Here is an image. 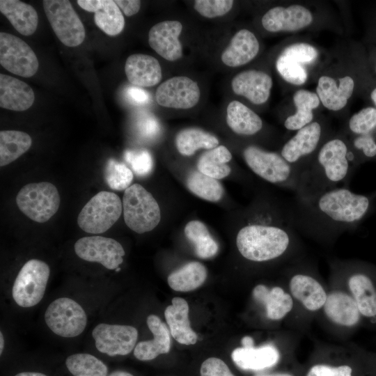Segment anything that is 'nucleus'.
<instances>
[{
  "mask_svg": "<svg viewBox=\"0 0 376 376\" xmlns=\"http://www.w3.org/2000/svg\"><path fill=\"white\" fill-rule=\"evenodd\" d=\"M295 228L329 240L354 227L367 214L370 198L346 187H334L289 205Z\"/></svg>",
  "mask_w": 376,
  "mask_h": 376,
  "instance_id": "nucleus-1",
  "label": "nucleus"
},
{
  "mask_svg": "<svg viewBox=\"0 0 376 376\" xmlns=\"http://www.w3.org/2000/svg\"><path fill=\"white\" fill-rule=\"evenodd\" d=\"M290 206L275 219L253 221L242 226L236 236L238 251L256 263L278 259L290 251L295 240Z\"/></svg>",
  "mask_w": 376,
  "mask_h": 376,
  "instance_id": "nucleus-2",
  "label": "nucleus"
},
{
  "mask_svg": "<svg viewBox=\"0 0 376 376\" xmlns=\"http://www.w3.org/2000/svg\"><path fill=\"white\" fill-rule=\"evenodd\" d=\"M354 153L345 141L334 138L319 149L315 160L301 171L295 196L309 197L337 187L350 176Z\"/></svg>",
  "mask_w": 376,
  "mask_h": 376,
  "instance_id": "nucleus-3",
  "label": "nucleus"
},
{
  "mask_svg": "<svg viewBox=\"0 0 376 376\" xmlns=\"http://www.w3.org/2000/svg\"><path fill=\"white\" fill-rule=\"evenodd\" d=\"M249 169L263 180L295 191H297L301 171L289 164L281 154L249 146L243 150Z\"/></svg>",
  "mask_w": 376,
  "mask_h": 376,
  "instance_id": "nucleus-4",
  "label": "nucleus"
},
{
  "mask_svg": "<svg viewBox=\"0 0 376 376\" xmlns=\"http://www.w3.org/2000/svg\"><path fill=\"white\" fill-rule=\"evenodd\" d=\"M123 211L126 225L137 233L153 230L159 223V206L152 196L139 184H133L125 190Z\"/></svg>",
  "mask_w": 376,
  "mask_h": 376,
  "instance_id": "nucleus-5",
  "label": "nucleus"
},
{
  "mask_svg": "<svg viewBox=\"0 0 376 376\" xmlns=\"http://www.w3.org/2000/svg\"><path fill=\"white\" fill-rule=\"evenodd\" d=\"M123 203L119 196L111 191H100L84 206L77 217L79 226L88 233L106 232L119 219Z\"/></svg>",
  "mask_w": 376,
  "mask_h": 376,
  "instance_id": "nucleus-6",
  "label": "nucleus"
},
{
  "mask_svg": "<svg viewBox=\"0 0 376 376\" xmlns=\"http://www.w3.org/2000/svg\"><path fill=\"white\" fill-rule=\"evenodd\" d=\"M16 203L19 210L31 220L44 223L58 211L60 196L50 182L29 183L19 190Z\"/></svg>",
  "mask_w": 376,
  "mask_h": 376,
  "instance_id": "nucleus-7",
  "label": "nucleus"
},
{
  "mask_svg": "<svg viewBox=\"0 0 376 376\" xmlns=\"http://www.w3.org/2000/svg\"><path fill=\"white\" fill-rule=\"evenodd\" d=\"M50 274L45 262L31 259L19 270L13 286L12 295L15 303L24 308L38 304L42 299Z\"/></svg>",
  "mask_w": 376,
  "mask_h": 376,
  "instance_id": "nucleus-8",
  "label": "nucleus"
},
{
  "mask_svg": "<svg viewBox=\"0 0 376 376\" xmlns=\"http://www.w3.org/2000/svg\"><path fill=\"white\" fill-rule=\"evenodd\" d=\"M42 5L54 33L63 44L73 47L83 42L85 29L69 1L44 0Z\"/></svg>",
  "mask_w": 376,
  "mask_h": 376,
  "instance_id": "nucleus-9",
  "label": "nucleus"
},
{
  "mask_svg": "<svg viewBox=\"0 0 376 376\" xmlns=\"http://www.w3.org/2000/svg\"><path fill=\"white\" fill-rule=\"evenodd\" d=\"M45 320L54 334L65 338L79 336L87 323L84 308L77 301L67 297L53 301L45 311Z\"/></svg>",
  "mask_w": 376,
  "mask_h": 376,
  "instance_id": "nucleus-10",
  "label": "nucleus"
},
{
  "mask_svg": "<svg viewBox=\"0 0 376 376\" xmlns=\"http://www.w3.org/2000/svg\"><path fill=\"white\" fill-rule=\"evenodd\" d=\"M0 63L8 71L23 77L33 76L39 63L31 47L10 33H0Z\"/></svg>",
  "mask_w": 376,
  "mask_h": 376,
  "instance_id": "nucleus-11",
  "label": "nucleus"
},
{
  "mask_svg": "<svg viewBox=\"0 0 376 376\" xmlns=\"http://www.w3.org/2000/svg\"><path fill=\"white\" fill-rule=\"evenodd\" d=\"M75 251L81 259L99 263L109 269H116L123 262L125 250L116 240L89 236L79 239L75 244Z\"/></svg>",
  "mask_w": 376,
  "mask_h": 376,
  "instance_id": "nucleus-12",
  "label": "nucleus"
},
{
  "mask_svg": "<svg viewBox=\"0 0 376 376\" xmlns=\"http://www.w3.org/2000/svg\"><path fill=\"white\" fill-rule=\"evenodd\" d=\"M92 336L99 352L111 357L123 356L134 350L138 331L130 325L100 323L93 329Z\"/></svg>",
  "mask_w": 376,
  "mask_h": 376,
  "instance_id": "nucleus-13",
  "label": "nucleus"
},
{
  "mask_svg": "<svg viewBox=\"0 0 376 376\" xmlns=\"http://www.w3.org/2000/svg\"><path fill=\"white\" fill-rule=\"evenodd\" d=\"M198 84L186 76L171 77L157 88L155 99L164 107L187 109L194 107L200 100Z\"/></svg>",
  "mask_w": 376,
  "mask_h": 376,
  "instance_id": "nucleus-14",
  "label": "nucleus"
},
{
  "mask_svg": "<svg viewBox=\"0 0 376 376\" xmlns=\"http://www.w3.org/2000/svg\"><path fill=\"white\" fill-rule=\"evenodd\" d=\"M322 133L321 125L312 122L297 130L283 145L280 154L289 164L301 171V162L316 150Z\"/></svg>",
  "mask_w": 376,
  "mask_h": 376,
  "instance_id": "nucleus-15",
  "label": "nucleus"
},
{
  "mask_svg": "<svg viewBox=\"0 0 376 376\" xmlns=\"http://www.w3.org/2000/svg\"><path fill=\"white\" fill-rule=\"evenodd\" d=\"M182 24L177 20H165L154 25L148 33V43L159 55L169 61L182 56V46L179 36Z\"/></svg>",
  "mask_w": 376,
  "mask_h": 376,
  "instance_id": "nucleus-16",
  "label": "nucleus"
},
{
  "mask_svg": "<svg viewBox=\"0 0 376 376\" xmlns=\"http://www.w3.org/2000/svg\"><path fill=\"white\" fill-rule=\"evenodd\" d=\"M313 21L309 10L300 5L276 6L262 17V25L269 32L294 31L308 26Z\"/></svg>",
  "mask_w": 376,
  "mask_h": 376,
  "instance_id": "nucleus-17",
  "label": "nucleus"
},
{
  "mask_svg": "<svg viewBox=\"0 0 376 376\" xmlns=\"http://www.w3.org/2000/svg\"><path fill=\"white\" fill-rule=\"evenodd\" d=\"M272 77L263 71L249 70L236 75L231 81L232 89L255 104L267 102L272 87Z\"/></svg>",
  "mask_w": 376,
  "mask_h": 376,
  "instance_id": "nucleus-18",
  "label": "nucleus"
},
{
  "mask_svg": "<svg viewBox=\"0 0 376 376\" xmlns=\"http://www.w3.org/2000/svg\"><path fill=\"white\" fill-rule=\"evenodd\" d=\"M289 288L292 296L310 311L322 308L327 297L321 283L306 273L293 274L289 281Z\"/></svg>",
  "mask_w": 376,
  "mask_h": 376,
  "instance_id": "nucleus-19",
  "label": "nucleus"
},
{
  "mask_svg": "<svg viewBox=\"0 0 376 376\" xmlns=\"http://www.w3.org/2000/svg\"><path fill=\"white\" fill-rule=\"evenodd\" d=\"M78 5L94 13L95 24L105 33L114 36L123 30L125 19L120 8L112 0H78Z\"/></svg>",
  "mask_w": 376,
  "mask_h": 376,
  "instance_id": "nucleus-20",
  "label": "nucleus"
},
{
  "mask_svg": "<svg viewBox=\"0 0 376 376\" xmlns=\"http://www.w3.org/2000/svg\"><path fill=\"white\" fill-rule=\"evenodd\" d=\"M231 358L235 365L242 370L258 371L275 366L279 361L280 353L271 344L260 347L252 345L235 348Z\"/></svg>",
  "mask_w": 376,
  "mask_h": 376,
  "instance_id": "nucleus-21",
  "label": "nucleus"
},
{
  "mask_svg": "<svg viewBox=\"0 0 376 376\" xmlns=\"http://www.w3.org/2000/svg\"><path fill=\"white\" fill-rule=\"evenodd\" d=\"M125 72L129 81L139 87L157 85L162 77L159 61L153 56L144 54L130 55L125 61Z\"/></svg>",
  "mask_w": 376,
  "mask_h": 376,
  "instance_id": "nucleus-22",
  "label": "nucleus"
},
{
  "mask_svg": "<svg viewBox=\"0 0 376 376\" xmlns=\"http://www.w3.org/2000/svg\"><path fill=\"white\" fill-rule=\"evenodd\" d=\"M147 325L153 334L152 340L138 343L134 349V357L140 361H150L166 354L171 348V333L167 326L155 315L147 318Z\"/></svg>",
  "mask_w": 376,
  "mask_h": 376,
  "instance_id": "nucleus-23",
  "label": "nucleus"
},
{
  "mask_svg": "<svg viewBox=\"0 0 376 376\" xmlns=\"http://www.w3.org/2000/svg\"><path fill=\"white\" fill-rule=\"evenodd\" d=\"M260 45L256 36L248 29L235 33L222 52L221 61L229 67H238L253 60L258 54Z\"/></svg>",
  "mask_w": 376,
  "mask_h": 376,
  "instance_id": "nucleus-24",
  "label": "nucleus"
},
{
  "mask_svg": "<svg viewBox=\"0 0 376 376\" xmlns=\"http://www.w3.org/2000/svg\"><path fill=\"white\" fill-rule=\"evenodd\" d=\"M164 316L171 335L177 342L187 345L196 343L198 336L191 327L189 306L185 299L173 298L172 304L164 311Z\"/></svg>",
  "mask_w": 376,
  "mask_h": 376,
  "instance_id": "nucleus-25",
  "label": "nucleus"
},
{
  "mask_svg": "<svg viewBox=\"0 0 376 376\" xmlns=\"http://www.w3.org/2000/svg\"><path fill=\"white\" fill-rule=\"evenodd\" d=\"M35 100L33 89L23 81L6 75H0V106L1 108L22 111L30 108Z\"/></svg>",
  "mask_w": 376,
  "mask_h": 376,
  "instance_id": "nucleus-26",
  "label": "nucleus"
},
{
  "mask_svg": "<svg viewBox=\"0 0 376 376\" xmlns=\"http://www.w3.org/2000/svg\"><path fill=\"white\" fill-rule=\"evenodd\" d=\"M322 308L330 321L342 327H353L360 320L361 313L354 298L341 290L327 295Z\"/></svg>",
  "mask_w": 376,
  "mask_h": 376,
  "instance_id": "nucleus-27",
  "label": "nucleus"
},
{
  "mask_svg": "<svg viewBox=\"0 0 376 376\" xmlns=\"http://www.w3.org/2000/svg\"><path fill=\"white\" fill-rule=\"evenodd\" d=\"M354 87L353 79L345 76L339 79V84L328 76H322L316 91L320 101L328 109L338 111L343 109L351 97Z\"/></svg>",
  "mask_w": 376,
  "mask_h": 376,
  "instance_id": "nucleus-28",
  "label": "nucleus"
},
{
  "mask_svg": "<svg viewBox=\"0 0 376 376\" xmlns=\"http://www.w3.org/2000/svg\"><path fill=\"white\" fill-rule=\"evenodd\" d=\"M252 295L265 306L267 317L272 320L283 318L293 308L292 297L279 286L269 288L258 284L253 289Z\"/></svg>",
  "mask_w": 376,
  "mask_h": 376,
  "instance_id": "nucleus-29",
  "label": "nucleus"
},
{
  "mask_svg": "<svg viewBox=\"0 0 376 376\" xmlns=\"http://www.w3.org/2000/svg\"><path fill=\"white\" fill-rule=\"evenodd\" d=\"M0 11L22 35L31 36L36 31L38 16L30 4L19 0H1Z\"/></svg>",
  "mask_w": 376,
  "mask_h": 376,
  "instance_id": "nucleus-30",
  "label": "nucleus"
},
{
  "mask_svg": "<svg viewBox=\"0 0 376 376\" xmlns=\"http://www.w3.org/2000/svg\"><path fill=\"white\" fill-rule=\"evenodd\" d=\"M347 285L360 313L376 316V289L371 279L364 273L354 272L347 279Z\"/></svg>",
  "mask_w": 376,
  "mask_h": 376,
  "instance_id": "nucleus-31",
  "label": "nucleus"
},
{
  "mask_svg": "<svg viewBox=\"0 0 376 376\" xmlns=\"http://www.w3.org/2000/svg\"><path fill=\"white\" fill-rule=\"evenodd\" d=\"M226 123L235 133L245 136L254 135L263 127L260 116L237 100L230 102L227 107Z\"/></svg>",
  "mask_w": 376,
  "mask_h": 376,
  "instance_id": "nucleus-32",
  "label": "nucleus"
},
{
  "mask_svg": "<svg viewBox=\"0 0 376 376\" xmlns=\"http://www.w3.org/2000/svg\"><path fill=\"white\" fill-rule=\"evenodd\" d=\"M293 102L296 112L285 119L284 126L288 130L297 131L312 123L313 110L319 106L320 99L316 93L301 89L295 93Z\"/></svg>",
  "mask_w": 376,
  "mask_h": 376,
  "instance_id": "nucleus-33",
  "label": "nucleus"
},
{
  "mask_svg": "<svg viewBox=\"0 0 376 376\" xmlns=\"http://www.w3.org/2000/svg\"><path fill=\"white\" fill-rule=\"evenodd\" d=\"M207 276L205 267L201 263L193 261L174 271L168 276L169 287L178 292H189L204 283Z\"/></svg>",
  "mask_w": 376,
  "mask_h": 376,
  "instance_id": "nucleus-34",
  "label": "nucleus"
},
{
  "mask_svg": "<svg viewBox=\"0 0 376 376\" xmlns=\"http://www.w3.org/2000/svg\"><path fill=\"white\" fill-rule=\"evenodd\" d=\"M232 159V154L224 146L208 150L198 159L197 169L201 173L219 180L227 177L231 168L227 164Z\"/></svg>",
  "mask_w": 376,
  "mask_h": 376,
  "instance_id": "nucleus-35",
  "label": "nucleus"
},
{
  "mask_svg": "<svg viewBox=\"0 0 376 376\" xmlns=\"http://www.w3.org/2000/svg\"><path fill=\"white\" fill-rule=\"evenodd\" d=\"M178 151L184 156L193 155L199 149L211 150L219 146L217 138L199 128L189 127L179 132L175 139Z\"/></svg>",
  "mask_w": 376,
  "mask_h": 376,
  "instance_id": "nucleus-36",
  "label": "nucleus"
},
{
  "mask_svg": "<svg viewBox=\"0 0 376 376\" xmlns=\"http://www.w3.org/2000/svg\"><path fill=\"white\" fill-rule=\"evenodd\" d=\"M32 140L26 132L17 130L0 132V166H6L24 153L31 147Z\"/></svg>",
  "mask_w": 376,
  "mask_h": 376,
  "instance_id": "nucleus-37",
  "label": "nucleus"
},
{
  "mask_svg": "<svg viewBox=\"0 0 376 376\" xmlns=\"http://www.w3.org/2000/svg\"><path fill=\"white\" fill-rule=\"evenodd\" d=\"M185 235L194 246L196 256L206 259L214 256L219 245L209 233L207 226L201 221L192 220L185 227Z\"/></svg>",
  "mask_w": 376,
  "mask_h": 376,
  "instance_id": "nucleus-38",
  "label": "nucleus"
},
{
  "mask_svg": "<svg viewBox=\"0 0 376 376\" xmlns=\"http://www.w3.org/2000/svg\"><path fill=\"white\" fill-rule=\"evenodd\" d=\"M186 184L191 192L208 201H219L224 195V188L217 179L198 171H192L189 174Z\"/></svg>",
  "mask_w": 376,
  "mask_h": 376,
  "instance_id": "nucleus-39",
  "label": "nucleus"
},
{
  "mask_svg": "<svg viewBox=\"0 0 376 376\" xmlns=\"http://www.w3.org/2000/svg\"><path fill=\"white\" fill-rule=\"evenodd\" d=\"M65 366L73 376H107L108 368L93 355L79 353L69 356Z\"/></svg>",
  "mask_w": 376,
  "mask_h": 376,
  "instance_id": "nucleus-40",
  "label": "nucleus"
},
{
  "mask_svg": "<svg viewBox=\"0 0 376 376\" xmlns=\"http://www.w3.org/2000/svg\"><path fill=\"white\" fill-rule=\"evenodd\" d=\"M104 179L111 189L125 190L133 180V173L125 164L110 159L105 166Z\"/></svg>",
  "mask_w": 376,
  "mask_h": 376,
  "instance_id": "nucleus-41",
  "label": "nucleus"
},
{
  "mask_svg": "<svg viewBox=\"0 0 376 376\" xmlns=\"http://www.w3.org/2000/svg\"><path fill=\"white\" fill-rule=\"evenodd\" d=\"M276 68L282 78L294 85H302L307 79V72L304 65L282 54L278 56Z\"/></svg>",
  "mask_w": 376,
  "mask_h": 376,
  "instance_id": "nucleus-42",
  "label": "nucleus"
},
{
  "mask_svg": "<svg viewBox=\"0 0 376 376\" xmlns=\"http://www.w3.org/2000/svg\"><path fill=\"white\" fill-rule=\"evenodd\" d=\"M376 127V109L366 107L354 113L349 120L350 131L359 135L369 134Z\"/></svg>",
  "mask_w": 376,
  "mask_h": 376,
  "instance_id": "nucleus-43",
  "label": "nucleus"
},
{
  "mask_svg": "<svg viewBox=\"0 0 376 376\" xmlns=\"http://www.w3.org/2000/svg\"><path fill=\"white\" fill-rule=\"evenodd\" d=\"M124 157L132 171L139 176H146L152 170L153 159L151 154L146 150H127L125 152Z\"/></svg>",
  "mask_w": 376,
  "mask_h": 376,
  "instance_id": "nucleus-44",
  "label": "nucleus"
},
{
  "mask_svg": "<svg viewBox=\"0 0 376 376\" xmlns=\"http://www.w3.org/2000/svg\"><path fill=\"white\" fill-rule=\"evenodd\" d=\"M233 3L231 0H196L194 8L201 15L214 18L228 13L232 9Z\"/></svg>",
  "mask_w": 376,
  "mask_h": 376,
  "instance_id": "nucleus-45",
  "label": "nucleus"
},
{
  "mask_svg": "<svg viewBox=\"0 0 376 376\" xmlns=\"http://www.w3.org/2000/svg\"><path fill=\"white\" fill-rule=\"evenodd\" d=\"M281 54L302 65L314 62L318 56V50L306 42H297L286 47Z\"/></svg>",
  "mask_w": 376,
  "mask_h": 376,
  "instance_id": "nucleus-46",
  "label": "nucleus"
},
{
  "mask_svg": "<svg viewBox=\"0 0 376 376\" xmlns=\"http://www.w3.org/2000/svg\"><path fill=\"white\" fill-rule=\"evenodd\" d=\"M201 376H235L224 361L216 357L205 360L201 366Z\"/></svg>",
  "mask_w": 376,
  "mask_h": 376,
  "instance_id": "nucleus-47",
  "label": "nucleus"
},
{
  "mask_svg": "<svg viewBox=\"0 0 376 376\" xmlns=\"http://www.w3.org/2000/svg\"><path fill=\"white\" fill-rule=\"evenodd\" d=\"M352 368L347 365L316 364L309 369L306 376H352Z\"/></svg>",
  "mask_w": 376,
  "mask_h": 376,
  "instance_id": "nucleus-48",
  "label": "nucleus"
},
{
  "mask_svg": "<svg viewBox=\"0 0 376 376\" xmlns=\"http://www.w3.org/2000/svg\"><path fill=\"white\" fill-rule=\"evenodd\" d=\"M137 127L141 135L145 138L152 139L159 132V124L152 115H145L140 118Z\"/></svg>",
  "mask_w": 376,
  "mask_h": 376,
  "instance_id": "nucleus-49",
  "label": "nucleus"
},
{
  "mask_svg": "<svg viewBox=\"0 0 376 376\" xmlns=\"http://www.w3.org/2000/svg\"><path fill=\"white\" fill-rule=\"evenodd\" d=\"M354 148L362 151V153L368 158L376 156V142L370 134L359 135L353 141Z\"/></svg>",
  "mask_w": 376,
  "mask_h": 376,
  "instance_id": "nucleus-50",
  "label": "nucleus"
},
{
  "mask_svg": "<svg viewBox=\"0 0 376 376\" xmlns=\"http://www.w3.org/2000/svg\"><path fill=\"white\" fill-rule=\"evenodd\" d=\"M127 98L133 104H144L149 102L150 95L143 89L131 86L128 87L125 92Z\"/></svg>",
  "mask_w": 376,
  "mask_h": 376,
  "instance_id": "nucleus-51",
  "label": "nucleus"
},
{
  "mask_svg": "<svg viewBox=\"0 0 376 376\" xmlns=\"http://www.w3.org/2000/svg\"><path fill=\"white\" fill-rule=\"evenodd\" d=\"M114 2L127 17L136 14L141 4L139 0H115Z\"/></svg>",
  "mask_w": 376,
  "mask_h": 376,
  "instance_id": "nucleus-52",
  "label": "nucleus"
},
{
  "mask_svg": "<svg viewBox=\"0 0 376 376\" xmlns=\"http://www.w3.org/2000/svg\"><path fill=\"white\" fill-rule=\"evenodd\" d=\"M15 376H47L45 374L37 372H22L17 373Z\"/></svg>",
  "mask_w": 376,
  "mask_h": 376,
  "instance_id": "nucleus-53",
  "label": "nucleus"
},
{
  "mask_svg": "<svg viewBox=\"0 0 376 376\" xmlns=\"http://www.w3.org/2000/svg\"><path fill=\"white\" fill-rule=\"evenodd\" d=\"M242 346H249L254 345L253 340L251 336H246L241 340Z\"/></svg>",
  "mask_w": 376,
  "mask_h": 376,
  "instance_id": "nucleus-54",
  "label": "nucleus"
},
{
  "mask_svg": "<svg viewBox=\"0 0 376 376\" xmlns=\"http://www.w3.org/2000/svg\"><path fill=\"white\" fill-rule=\"evenodd\" d=\"M108 376H134L131 373L124 370H115L110 373Z\"/></svg>",
  "mask_w": 376,
  "mask_h": 376,
  "instance_id": "nucleus-55",
  "label": "nucleus"
},
{
  "mask_svg": "<svg viewBox=\"0 0 376 376\" xmlns=\"http://www.w3.org/2000/svg\"><path fill=\"white\" fill-rule=\"evenodd\" d=\"M255 376H292L289 373H277V374H258Z\"/></svg>",
  "mask_w": 376,
  "mask_h": 376,
  "instance_id": "nucleus-56",
  "label": "nucleus"
},
{
  "mask_svg": "<svg viewBox=\"0 0 376 376\" xmlns=\"http://www.w3.org/2000/svg\"><path fill=\"white\" fill-rule=\"evenodd\" d=\"M0 354H1L4 347V338L1 331L0 332Z\"/></svg>",
  "mask_w": 376,
  "mask_h": 376,
  "instance_id": "nucleus-57",
  "label": "nucleus"
},
{
  "mask_svg": "<svg viewBox=\"0 0 376 376\" xmlns=\"http://www.w3.org/2000/svg\"><path fill=\"white\" fill-rule=\"evenodd\" d=\"M371 98L376 105V88H375L371 93Z\"/></svg>",
  "mask_w": 376,
  "mask_h": 376,
  "instance_id": "nucleus-58",
  "label": "nucleus"
},
{
  "mask_svg": "<svg viewBox=\"0 0 376 376\" xmlns=\"http://www.w3.org/2000/svg\"><path fill=\"white\" fill-rule=\"evenodd\" d=\"M120 268H119V267H118L117 269H116V272H118V271H120Z\"/></svg>",
  "mask_w": 376,
  "mask_h": 376,
  "instance_id": "nucleus-59",
  "label": "nucleus"
}]
</instances>
